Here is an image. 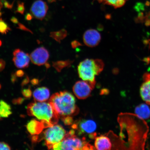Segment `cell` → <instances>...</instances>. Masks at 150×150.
Segmentation results:
<instances>
[{
    "mask_svg": "<svg viewBox=\"0 0 150 150\" xmlns=\"http://www.w3.org/2000/svg\"><path fill=\"white\" fill-rule=\"evenodd\" d=\"M48 7L45 2L37 0L33 3L30 8L31 14L37 19L42 20L46 16Z\"/></svg>",
    "mask_w": 150,
    "mask_h": 150,
    "instance_id": "9c48e42d",
    "label": "cell"
},
{
    "mask_svg": "<svg viewBox=\"0 0 150 150\" xmlns=\"http://www.w3.org/2000/svg\"><path fill=\"white\" fill-rule=\"evenodd\" d=\"M101 39L100 34L95 29L88 30L83 34L84 44L90 47H94L98 45L100 42Z\"/></svg>",
    "mask_w": 150,
    "mask_h": 150,
    "instance_id": "8fae6325",
    "label": "cell"
},
{
    "mask_svg": "<svg viewBox=\"0 0 150 150\" xmlns=\"http://www.w3.org/2000/svg\"><path fill=\"white\" fill-rule=\"evenodd\" d=\"M10 146L6 143L4 142H0V150H11Z\"/></svg>",
    "mask_w": 150,
    "mask_h": 150,
    "instance_id": "cb8c5ba5",
    "label": "cell"
},
{
    "mask_svg": "<svg viewBox=\"0 0 150 150\" xmlns=\"http://www.w3.org/2000/svg\"><path fill=\"white\" fill-rule=\"evenodd\" d=\"M4 5L5 8L8 9H11L13 6V4H10L7 1H3Z\"/></svg>",
    "mask_w": 150,
    "mask_h": 150,
    "instance_id": "f1b7e54d",
    "label": "cell"
},
{
    "mask_svg": "<svg viewBox=\"0 0 150 150\" xmlns=\"http://www.w3.org/2000/svg\"><path fill=\"white\" fill-rule=\"evenodd\" d=\"M27 112L28 115L41 120L45 128L57 124L59 118L49 102L30 103L28 106Z\"/></svg>",
    "mask_w": 150,
    "mask_h": 150,
    "instance_id": "7a4b0ae2",
    "label": "cell"
},
{
    "mask_svg": "<svg viewBox=\"0 0 150 150\" xmlns=\"http://www.w3.org/2000/svg\"><path fill=\"white\" fill-rule=\"evenodd\" d=\"M104 67L102 60L86 59L78 65V75L82 80L95 85V76L102 72Z\"/></svg>",
    "mask_w": 150,
    "mask_h": 150,
    "instance_id": "3957f363",
    "label": "cell"
},
{
    "mask_svg": "<svg viewBox=\"0 0 150 150\" xmlns=\"http://www.w3.org/2000/svg\"><path fill=\"white\" fill-rule=\"evenodd\" d=\"M50 96V90L45 87L37 88L33 93L35 100L38 102H45L49 99Z\"/></svg>",
    "mask_w": 150,
    "mask_h": 150,
    "instance_id": "9a60e30c",
    "label": "cell"
},
{
    "mask_svg": "<svg viewBox=\"0 0 150 150\" xmlns=\"http://www.w3.org/2000/svg\"><path fill=\"white\" fill-rule=\"evenodd\" d=\"M145 24L147 26L150 25V12L146 16Z\"/></svg>",
    "mask_w": 150,
    "mask_h": 150,
    "instance_id": "f546056e",
    "label": "cell"
},
{
    "mask_svg": "<svg viewBox=\"0 0 150 150\" xmlns=\"http://www.w3.org/2000/svg\"><path fill=\"white\" fill-rule=\"evenodd\" d=\"M22 93L23 96L27 99L30 98L32 93L31 89L29 88L23 89Z\"/></svg>",
    "mask_w": 150,
    "mask_h": 150,
    "instance_id": "7402d4cb",
    "label": "cell"
},
{
    "mask_svg": "<svg viewBox=\"0 0 150 150\" xmlns=\"http://www.w3.org/2000/svg\"><path fill=\"white\" fill-rule=\"evenodd\" d=\"M17 76L16 74L13 73L11 75V81L13 83H14L16 82L17 80Z\"/></svg>",
    "mask_w": 150,
    "mask_h": 150,
    "instance_id": "d6a6232c",
    "label": "cell"
},
{
    "mask_svg": "<svg viewBox=\"0 0 150 150\" xmlns=\"http://www.w3.org/2000/svg\"><path fill=\"white\" fill-rule=\"evenodd\" d=\"M73 128L78 131L79 134H90L91 138L95 137V132L97 128L96 123L93 120L83 119L76 122Z\"/></svg>",
    "mask_w": 150,
    "mask_h": 150,
    "instance_id": "52a82bcc",
    "label": "cell"
},
{
    "mask_svg": "<svg viewBox=\"0 0 150 150\" xmlns=\"http://www.w3.org/2000/svg\"><path fill=\"white\" fill-rule=\"evenodd\" d=\"M59 118L72 117L77 114L79 109L76 99L72 94L67 91L55 93L49 101Z\"/></svg>",
    "mask_w": 150,
    "mask_h": 150,
    "instance_id": "6da1fadb",
    "label": "cell"
},
{
    "mask_svg": "<svg viewBox=\"0 0 150 150\" xmlns=\"http://www.w3.org/2000/svg\"><path fill=\"white\" fill-rule=\"evenodd\" d=\"M1 84H0V89H1Z\"/></svg>",
    "mask_w": 150,
    "mask_h": 150,
    "instance_id": "f35d334b",
    "label": "cell"
},
{
    "mask_svg": "<svg viewBox=\"0 0 150 150\" xmlns=\"http://www.w3.org/2000/svg\"><path fill=\"white\" fill-rule=\"evenodd\" d=\"M26 127L28 132L33 135L40 134L45 128L42 121L39 122L35 119L31 120L28 123Z\"/></svg>",
    "mask_w": 150,
    "mask_h": 150,
    "instance_id": "5bb4252c",
    "label": "cell"
},
{
    "mask_svg": "<svg viewBox=\"0 0 150 150\" xmlns=\"http://www.w3.org/2000/svg\"><path fill=\"white\" fill-rule=\"evenodd\" d=\"M6 63L3 59H0V72H1L5 68Z\"/></svg>",
    "mask_w": 150,
    "mask_h": 150,
    "instance_id": "4316f807",
    "label": "cell"
},
{
    "mask_svg": "<svg viewBox=\"0 0 150 150\" xmlns=\"http://www.w3.org/2000/svg\"><path fill=\"white\" fill-rule=\"evenodd\" d=\"M33 15L29 13H28L25 15V19L26 20L29 21H31L32 20L33 18Z\"/></svg>",
    "mask_w": 150,
    "mask_h": 150,
    "instance_id": "1f68e13d",
    "label": "cell"
},
{
    "mask_svg": "<svg viewBox=\"0 0 150 150\" xmlns=\"http://www.w3.org/2000/svg\"><path fill=\"white\" fill-rule=\"evenodd\" d=\"M12 114V109L10 105L4 101H0V118L8 117Z\"/></svg>",
    "mask_w": 150,
    "mask_h": 150,
    "instance_id": "e0dca14e",
    "label": "cell"
},
{
    "mask_svg": "<svg viewBox=\"0 0 150 150\" xmlns=\"http://www.w3.org/2000/svg\"><path fill=\"white\" fill-rule=\"evenodd\" d=\"M95 84L85 81H80L76 82L73 87V92L78 99H83L88 97Z\"/></svg>",
    "mask_w": 150,
    "mask_h": 150,
    "instance_id": "8992f818",
    "label": "cell"
},
{
    "mask_svg": "<svg viewBox=\"0 0 150 150\" xmlns=\"http://www.w3.org/2000/svg\"><path fill=\"white\" fill-rule=\"evenodd\" d=\"M31 82L33 85H35L38 83L39 80L36 79H33L31 80Z\"/></svg>",
    "mask_w": 150,
    "mask_h": 150,
    "instance_id": "e575fe53",
    "label": "cell"
},
{
    "mask_svg": "<svg viewBox=\"0 0 150 150\" xmlns=\"http://www.w3.org/2000/svg\"><path fill=\"white\" fill-rule=\"evenodd\" d=\"M24 99L22 98H19L15 99L13 101V103L15 104H20L23 102Z\"/></svg>",
    "mask_w": 150,
    "mask_h": 150,
    "instance_id": "484cf974",
    "label": "cell"
},
{
    "mask_svg": "<svg viewBox=\"0 0 150 150\" xmlns=\"http://www.w3.org/2000/svg\"><path fill=\"white\" fill-rule=\"evenodd\" d=\"M1 44H2L1 41V40H0V47H1Z\"/></svg>",
    "mask_w": 150,
    "mask_h": 150,
    "instance_id": "8d00e7d4",
    "label": "cell"
},
{
    "mask_svg": "<svg viewBox=\"0 0 150 150\" xmlns=\"http://www.w3.org/2000/svg\"><path fill=\"white\" fill-rule=\"evenodd\" d=\"M11 21L13 22L14 24H18L19 23L18 19L15 17L13 16L11 19Z\"/></svg>",
    "mask_w": 150,
    "mask_h": 150,
    "instance_id": "836d02e7",
    "label": "cell"
},
{
    "mask_svg": "<svg viewBox=\"0 0 150 150\" xmlns=\"http://www.w3.org/2000/svg\"><path fill=\"white\" fill-rule=\"evenodd\" d=\"M13 61L17 67L22 69L29 67L30 59L29 54L25 53L19 49H16L13 52Z\"/></svg>",
    "mask_w": 150,
    "mask_h": 150,
    "instance_id": "30bf717a",
    "label": "cell"
},
{
    "mask_svg": "<svg viewBox=\"0 0 150 150\" xmlns=\"http://www.w3.org/2000/svg\"><path fill=\"white\" fill-rule=\"evenodd\" d=\"M143 79L144 82L140 88V96L146 104L150 105V74L145 73Z\"/></svg>",
    "mask_w": 150,
    "mask_h": 150,
    "instance_id": "7c38bea8",
    "label": "cell"
},
{
    "mask_svg": "<svg viewBox=\"0 0 150 150\" xmlns=\"http://www.w3.org/2000/svg\"><path fill=\"white\" fill-rule=\"evenodd\" d=\"M135 112L138 117L141 119H147L150 117V108L145 104H142L137 106Z\"/></svg>",
    "mask_w": 150,
    "mask_h": 150,
    "instance_id": "2e32d148",
    "label": "cell"
},
{
    "mask_svg": "<svg viewBox=\"0 0 150 150\" xmlns=\"http://www.w3.org/2000/svg\"><path fill=\"white\" fill-rule=\"evenodd\" d=\"M66 134V131L62 127L56 124L48 127L43 132V138L46 145L50 149L54 145L61 142Z\"/></svg>",
    "mask_w": 150,
    "mask_h": 150,
    "instance_id": "5b68a950",
    "label": "cell"
},
{
    "mask_svg": "<svg viewBox=\"0 0 150 150\" xmlns=\"http://www.w3.org/2000/svg\"><path fill=\"white\" fill-rule=\"evenodd\" d=\"M30 59L34 64L41 66L45 64L50 57L49 52L44 47L37 48L32 52Z\"/></svg>",
    "mask_w": 150,
    "mask_h": 150,
    "instance_id": "ba28073f",
    "label": "cell"
},
{
    "mask_svg": "<svg viewBox=\"0 0 150 150\" xmlns=\"http://www.w3.org/2000/svg\"><path fill=\"white\" fill-rule=\"evenodd\" d=\"M24 11H25V7L24 6V3H18L17 8V12L23 15Z\"/></svg>",
    "mask_w": 150,
    "mask_h": 150,
    "instance_id": "603a6c76",
    "label": "cell"
},
{
    "mask_svg": "<svg viewBox=\"0 0 150 150\" xmlns=\"http://www.w3.org/2000/svg\"><path fill=\"white\" fill-rule=\"evenodd\" d=\"M15 74H16V76L18 77H22L24 76V73L23 70H18L16 71Z\"/></svg>",
    "mask_w": 150,
    "mask_h": 150,
    "instance_id": "83f0119b",
    "label": "cell"
},
{
    "mask_svg": "<svg viewBox=\"0 0 150 150\" xmlns=\"http://www.w3.org/2000/svg\"><path fill=\"white\" fill-rule=\"evenodd\" d=\"M29 79L28 76H26V77L24 79L23 81H22L21 85L22 86H24L29 83Z\"/></svg>",
    "mask_w": 150,
    "mask_h": 150,
    "instance_id": "4dcf8cb0",
    "label": "cell"
},
{
    "mask_svg": "<svg viewBox=\"0 0 150 150\" xmlns=\"http://www.w3.org/2000/svg\"><path fill=\"white\" fill-rule=\"evenodd\" d=\"M11 29L8 25L2 20V19H0V33L3 34H6Z\"/></svg>",
    "mask_w": 150,
    "mask_h": 150,
    "instance_id": "44dd1931",
    "label": "cell"
},
{
    "mask_svg": "<svg viewBox=\"0 0 150 150\" xmlns=\"http://www.w3.org/2000/svg\"><path fill=\"white\" fill-rule=\"evenodd\" d=\"M2 13L0 12V17H1L2 16Z\"/></svg>",
    "mask_w": 150,
    "mask_h": 150,
    "instance_id": "74e56055",
    "label": "cell"
},
{
    "mask_svg": "<svg viewBox=\"0 0 150 150\" xmlns=\"http://www.w3.org/2000/svg\"><path fill=\"white\" fill-rule=\"evenodd\" d=\"M112 145L111 141L108 136L101 135L95 137V147L97 150H110Z\"/></svg>",
    "mask_w": 150,
    "mask_h": 150,
    "instance_id": "4fadbf2b",
    "label": "cell"
},
{
    "mask_svg": "<svg viewBox=\"0 0 150 150\" xmlns=\"http://www.w3.org/2000/svg\"><path fill=\"white\" fill-rule=\"evenodd\" d=\"M104 4L111 6L115 8H120L124 5L127 0H98Z\"/></svg>",
    "mask_w": 150,
    "mask_h": 150,
    "instance_id": "ac0fdd59",
    "label": "cell"
},
{
    "mask_svg": "<svg viewBox=\"0 0 150 150\" xmlns=\"http://www.w3.org/2000/svg\"><path fill=\"white\" fill-rule=\"evenodd\" d=\"M75 131L71 130L67 133L64 138L59 143L52 146V149L54 150H81L95 149L85 138L81 139L75 134Z\"/></svg>",
    "mask_w": 150,
    "mask_h": 150,
    "instance_id": "277c9868",
    "label": "cell"
},
{
    "mask_svg": "<svg viewBox=\"0 0 150 150\" xmlns=\"http://www.w3.org/2000/svg\"><path fill=\"white\" fill-rule=\"evenodd\" d=\"M18 27L17 28V29L22 30L29 32L31 33L32 34H33V33L30 30L25 27L23 24L20 23H18Z\"/></svg>",
    "mask_w": 150,
    "mask_h": 150,
    "instance_id": "d4e9b609",
    "label": "cell"
},
{
    "mask_svg": "<svg viewBox=\"0 0 150 150\" xmlns=\"http://www.w3.org/2000/svg\"><path fill=\"white\" fill-rule=\"evenodd\" d=\"M72 61L67 60L66 61H57L52 62V66L58 72H60L64 68L70 67L73 63Z\"/></svg>",
    "mask_w": 150,
    "mask_h": 150,
    "instance_id": "d6986e66",
    "label": "cell"
},
{
    "mask_svg": "<svg viewBox=\"0 0 150 150\" xmlns=\"http://www.w3.org/2000/svg\"><path fill=\"white\" fill-rule=\"evenodd\" d=\"M66 30L64 29L57 31L52 32L50 33V37L59 42L67 36Z\"/></svg>",
    "mask_w": 150,
    "mask_h": 150,
    "instance_id": "ffe728a7",
    "label": "cell"
},
{
    "mask_svg": "<svg viewBox=\"0 0 150 150\" xmlns=\"http://www.w3.org/2000/svg\"><path fill=\"white\" fill-rule=\"evenodd\" d=\"M72 47H76V46H78L79 45H80V44L79 42H76V41H74V42H73L72 43Z\"/></svg>",
    "mask_w": 150,
    "mask_h": 150,
    "instance_id": "d590c367",
    "label": "cell"
}]
</instances>
